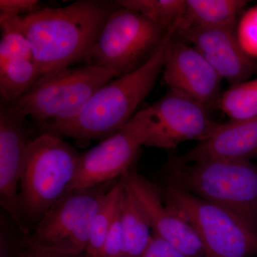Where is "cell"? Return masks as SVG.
Here are the masks:
<instances>
[{
    "mask_svg": "<svg viewBox=\"0 0 257 257\" xmlns=\"http://www.w3.org/2000/svg\"><path fill=\"white\" fill-rule=\"evenodd\" d=\"M149 106L152 125L147 147L170 150L184 142L200 143L219 125L209 117L204 106L170 89Z\"/></svg>",
    "mask_w": 257,
    "mask_h": 257,
    "instance_id": "10",
    "label": "cell"
},
{
    "mask_svg": "<svg viewBox=\"0 0 257 257\" xmlns=\"http://www.w3.org/2000/svg\"><path fill=\"white\" fill-rule=\"evenodd\" d=\"M79 154L73 147L50 134L30 140L20 177L19 204L24 224L32 230L73 182Z\"/></svg>",
    "mask_w": 257,
    "mask_h": 257,
    "instance_id": "3",
    "label": "cell"
},
{
    "mask_svg": "<svg viewBox=\"0 0 257 257\" xmlns=\"http://www.w3.org/2000/svg\"><path fill=\"white\" fill-rule=\"evenodd\" d=\"M236 35L243 52L257 60V5L243 11L238 21Z\"/></svg>",
    "mask_w": 257,
    "mask_h": 257,
    "instance_id": "23",
    "label": "cell"
},
{
    "mask_svg": "<svg viewBox=\"0 0 257 257\" xmlns=\"http://www.w3.org/2000/svg\"><path fill=\"white\" fill-rule=\"evenodd\" d=\"M160 189L165 205L196 231L206 257L257 255V229L239 216L172 184Z\"/></svg>",
    "mask_w": 257,
    "mask_h": 257,
    "instance_id": "6",
    "label": "cell"
},
{
    "mask_svg": "<svg viewBox=\"0 0 257 257\" xmlns=\"http://www.w3.org/2000/svg\"><path fill=\"white\" fill-rule=\"evenodd\" d=\"M175 34L192 44L231 86L257 74V60L241 49L236 28H194L177 30Z\"/></svg>",
    "mask_w": 257,
    "mask_h": 257,
    "instance_id": "14",
    "label": "cell"
},
{
    "mask_svg": "<svg viewBox=\"0 0 257 257\" xmlns=\"http://www.w3.org/2000/svg\"><path fill=\"white\" fill-rule=\"evenodd\" d=\"M119 179L70 189L50 208L30 235L23 236L24 242L70 254L84 252L98 207Z\"/></svg>",
    "mask_w": 257,
    "mask_h": 257,
    "instance_id": "8",
    "label": "cell"
},
{
    "mask_svg": "<svg viewBox=\"0 0 257 257\" xmlns=\"http://www.w3.org/2000/svg\"><path fill=\"white\" fill-rule=\"evenodd\" d=\"M114 78L102 67H70L44 74L18 101L7 104L38 126L64 122L77 116L93 94Z\"/></svg>",
    "mask_w": 257,
    "mask_h": 257,
    "instance_id": "5",
    "label": "cell"
},
{
    "mask_svg": "<svg viewBox=\"0 0 257 257\" xmlns=\"http://www.w3.org/2000/svg\"><path fill=\"white\" fill-rule=\"evenodd\" d=\"M41 77L33 60L15 59L0 63L2 101L13 104L25 95Z\"/></svg>",
    "mask_w": 257,
    "mask_h": 257,
    "instance_id": "18",
    "label": "cell"
},
{
    "mask_svg": "<svg viewBox=\"0 0 257 257\" xmlns=\"http://www.w3.org/2000/svg\"><path fill=\"white\" fill-rule=\"evenodd\" d=\"M162 71L164 82L170 90L190 98L208 111L218 106L222 78L197 49L175 40V35Z\"/></svg>",
    "mask_w": 257,
    "mask_h": 257,
    "instance_id": "11",
    "label": "cell"
},
{
    "mask_svg": "<svg viewBox=\"0 0 257 257\" xmlns=\"http://www.w3.org/2000/svg\"><path fill=\"white\" fill-rule=\"evenodd\" d=\"M168 180L172 185L231 211L257 229V165L251 161L170 162Z\"/></svg>",
    "mask_w": 257,
    "mask_h": 257,
    "instance_id": "4",
    "label": "cell"
},
{
    "mask_svg": "<svg viewBox=\"0 0 257 257\" xmlns=\"http://www.w3.org/2000/svg\"><path fill=\"white\" fill-rule=\"evenodd\" d=\"M122 8L138 12L162 28L177 27L186 9V0H119Z\"/></svg>",
    "mask_w": 257,
    "mask_h": 257,
    "instance_id": "21",
    "label": "cell"
},
{
    "mask_svg": "<svg viewBox=\"0 0 257 257\" xmlns=\"http://www.w3.org/2000/svg\"><path fill=\"white\" fill-rule=\"evenodd\" d=\"M170 30L120 6L101 29L85 62L111 71L116 78L122 77L145 64Z\"/></svg>",
    "mask_w": 257,
    "mask_h": 257,
    "instance_id": "7",
    "label": "cell"
},
{
    "mask_svg": "<svg viewBox=\"0 0 257 257\" xmlns=\"http://www.w3.org/2000/svg\"><path fill=\"white\" fill-rule=\"evenodd\" d=\"M13 257H88L86 251L78 254H70L47 249V248L27 244L23 237L20 246Z\"/></svg>",
    "mask_w": 257,
    "mask_h": 257,
    "instance_id": "26",
    "label": "cell"
},
{
    "mask_svg": "<svg viewBox=\"0 0 257 257\" xmlns=\"http://www.w3.org/2000/svg\"><path fill=\"white\" fill-rule=\"evenodd\" d=\"M30 130L26 119L15 112L7 103L0 106V204L25 236L30 234L24 224L19 204L18 185Z\"/></svg>",
    "mask_w": 257,
    "mask_h": 257,
    "instance_id": "12",
    "label": "cell"
},
{
    "mask_svg": "<svg viewBox=\"0 0 257 257\" xmlns=\"http://www.w3.org/2000/svg\"><path fill=\"white\" fill-rule=\"evenodd\" d=\"M41 9V3L37 0H0V12L3 15H28Z\"/></svg>",
    "mask_w": 257,
    "mask_h": 257,
    "instance_id": "24",
    "label": "cell"
},
{
    "mask_svg": "<svg viewBox=\"0 0 257 257\" xmlns=\"http://www.w3.org/2000/svg\"><path fill=\"white\" fill-rule=\"evenodd\" d=\"M248 3L244 0H186L185 12L177 30L236 28L238 17Z\"/></svg>",
    "mask_w": 257,
    "mask_h": 257,
    "instance_id": "16",
    "label": "cell"
},
{
    "mask_svg": "<svg viewBox=\"0 0 257 257\" xmlns=\"http://www.w3.org/2000/svg\"><path fill=\"white\" fill-rule=\"evenodd\" d=\"M120 201L123 257H140L152 238L151 226L133 192L124 181Z\"/></svg>",
    "mask_w": 257,
    "mask_h": 257,
    "instance_id": "17",
    "label": "cell"
},
{
    "mask_svg": "<svg viewBox=\"0 0 257 257\" xmlns=\"http://www.w3.org/2000/svg\"><path fill=\"white\" fill-rule=\"evenodd\" d=\"M218 107L230 121L257 117V78L231 86L221 94Z\"/></svg>",
    "mask_w": 257,
    "mask_h": 257,
    "instance_id": "20",
    "label": "cell"
},
{
    "mask_svg": "<svg viewBox=\"0 0 257 257\" xmlns=\"http://www.w3.org/2000/svg\"><path fill=\"white\" fill-rule=\"evenodd\" d=\"M140 257H187L170 243L152 234L150 243Z\"/></svg>",
    "mask_w": 257,
    "mask_h": 257,
    "instance_id": "25",
    "label": "cell"
},
{
    "mask_svg": "<svg viewBox=\"0 0 257 257\" xmlns=\"http://www.w3.org/2000/svg\"><path fill=\"white\" fill-rule=\"evenodd\" d=\"M150 106L134 115L114 135L80 154L70 189H84L117 180L133 169L142 146L151 132Z\"/></svg>",
    "mask_w": 257,
    "mask_h": 257,
    "instance_id": "9",
    "label": "cell"
},
{
    "mask_svg": "<svg viewBox=\"0 0 257 257\" xmlns=\"http://www.w3.org/2000/svg\"><path fill=\"white\" fill-rule=\"evenodd\" d=\"M254 159H257V117L219 124L207 138L170 162L187 165L209 160Z\"/></svg>",
    "mask_w": 257,
    "mask_h": 257,
    "instance_id": "15",
    "label": "cell"
},
{
    "mask_svg": "<svg viewBox=\"0 0 257 257\" xmlns=\"http://www.w3.org/2000/svg\"><path fill=\"white\" fill-rule=\"evenodd\" d=\"M177 30V27L171 29L145 64L96 91L73 119L39 126L42 133L74 139L83 143L101 141L119 131L155 87L163 69L169 45Z\"/></svg>",
    "mask_w": 257,
    "mask_h": 257,
    "instance_id": "2",
    "label": "cell"
},
{
    "mask_svg": "<svg viewBox=\"0 0 257 257\" xmlns=\"http://www.w3.org/2000/svg\"><path fill=\"white\" fill-rule=\"evenodd\" d=\"M119 8L116 1L79 0L22 16L24 33L41 76L85 61L101 29Z\"/></svg>",
    "mask_w": 257,
    "mask_h": 257,
    "instance_id": "1",
    "label": "cell"
},
{
    "mask_svg": "<svg viewBox=\"0 0 257 257\" xmlns=\"http://www.w3.org/2000/svg\"><path fill=\"white\" fill-rule=\"evenodd\" d=\"M0 63L15 59L33 60L31 47L24 33L22 16L0 14Z\"/></svg>",
    "mask_w": 257,
    "mask_h": 257,
    "instance_id": "22",
    "label": "cell"
},
{
    "mask_svg": "<svg viewBox=\"0 0 257 257\" xmlns=\"http://www.w3.org/2000/svg\"><path fill=\"white\" fill-rule=\"evenodd\" d=\"M122 192L123 182L120 179L101 200L93 220L90 237L86 248L88 257H103L104 241L119 209Z\"/></svg>",
    "mask_w": 257,
    "mask_h": 257,
    "instance_id": "19",
    "label": "cell"
},
{
    "mask_svg": "<svg viewBox=\"0 0 257 257\" xmlns=\"http://www.w3.org/2000/svg\"><path fill=\"white\" fill-rule=\"evenodd\" d=\"M121 179L141 206L154 234L187 257H206L202 241L192 226L164 204L160 187L134 169Z\"/></svg>",
    "mask_w": 257,
    "mask_h": 257,
    "instance_id": "13",
    "label": "cell"
}]
</instances>
